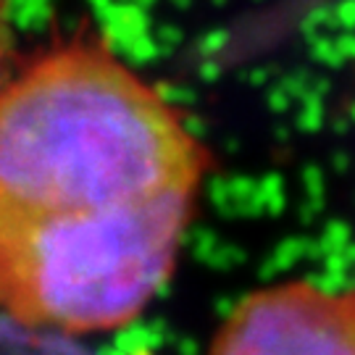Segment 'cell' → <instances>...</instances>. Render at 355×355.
I'll return each instance as SVG.
<instances>
[{
	"instance_id": "6da1fadb",
	"label": "cell",
	"mask_w": 355,
	"mask_h": 355,
	"mask_svg": "<svg viewBox=\"0 0 355 355\" xmlns=\"http://www.w3.org/2000/svg\"><path fill=\"white\" fill-rule=\"evenodd\" d=\"M211 155L101 40L0 92V311L64 334L140 316L174 271Z\"/></svg>"
},
{
	"instance_id": "7a4b0ae2",
	"label": "cell",
	"mask_w": 355,
	"mask_h": 355,
	"mask_svg": "<svg viewBox=\"0 0 355 355\" xmlns=\"http://www.w3.org/2000/svg\"><path fill=\"white\" fill-rule=\"evenodd\" d=\"M208 355H355V284L282 282L245 295Z\"/></svg>"
},
{
	"instance_id": "3957f363",
	"label": "cell",
	"mask_w": 355,
	"mask_h": 355,
	"mask_svg": "<svg viewBox=\"0 0 355 355\" xmlns=\"http://www.w3.org/2000/svg\"><path fill=\"white\" fill-rule=\"evenodd\" d=\"M0 355H95L79 345L74 334L32 327L19 318L0 313Z\"/></svg>"
},
{
	"instance_id": "277c9868",
	"label": "cell",
	"mask_w": 355,
	"mask_h": 355,
	"mask_svg": "<svg viewBox=\"0 0 355 355\" xmlns=\"http://www.w3.org/2000/svg\"><path fill=\"white\" fill-rule=\"evenodd\" d=\"M11 69V0H0V92Z\"/></svg>"
}]
</instances>
